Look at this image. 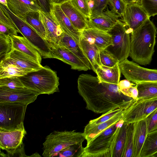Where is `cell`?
I'll use <instances>...</instances> for the list:
<instances>
[{
	"mask_svg": "<svg viewBox=\"0 0 157 157\" xmlns=\"http://www.w3.org/2000/svg\"><path fill=\"white\" fill-rule=\"evenodd\" d=\"M12 42V48L21 51L29 56L41 64L42 56L38 51L24 36H10Z\"/></svg>",
	"mask_w": 157,
	"mask_h": 157,
	"instance_id": "603a6c76",
	"label": "cell"
},
{
	"mask_svg": "<svg viewBox=\"0 0 157 157\" xmlns=\"http://www.w3.org/2000/svg\"><path fill=\"white\" fill-rule=\"evenodd\" d=\"M75 6L88 19L91 17L88 4V0H72L71 1Z\"/></svg>",
	"mask_w": 157,
	"mask_h": 157,
	"instance_id": "ab89813d",
	"label": "cell"
},
{
	"mask_svg": "<svg viewBox=\"0 0 157 157\" xmlns=\"http://www.w3.org/2000/svg\"><path fill=\"white\" fill-rule=\"evenodd\" d=\"M25 87L19 77H11L0 78V88L14 89Z\"/></svg>",
	"mask_w": 157,
	"mask_h": 157,
	"instance_id": "e575fe53",
	"label": "cell"
},
{
	"mask_svg": "<svg viewBox=\"0 0 157 157\" xmlns=\"http://www.w3.org/2000/svg\"><path fill=\"white\" fill-rule=\"evenodd\" d=\"M157 28L150 18L131 33L129 56L142 65L150 63L155 52Z\"/></svg>",
	"mask_w": 157,
	"mask_h": 157,
	"instance_id": "7a4b0ae2",
	"label": "cell"
},
{
	"mask_svg": "<svg viewBox=\"0 0 157 157\" xmlns=\"http://www.w3.org/2000/svg\"><path fill=\"white\" fill-rule=\"evenodd\" d=\"M121 73L126 79L136 84L141 82H157V69L140 66L126 59L119 63Z\"/></svg>",
	"mask_w": 157,
	"mask_h": 157,
	"instance_id": "30bf717a",
	"label": "cell"
},
{
	"mask_svg": "<svg viewBox=\"0 0 157 157\" xmlns=\"http://www.w3.org/2000/svg\"><path fill=\"white\" fill-rule=\"evenodd\" d=\"M133 157H140L148 134L146 119L135 122Z\"/></svg>",
	"mask_w": 157,
	"mask_h": 157,
	"instance_id": "484cf974",
	"label": "cell"
},
{
	"mask_svg": "<svg viewBox=\"0 0 157 157\" xmlns=\"http://www.w3.org/2000/svg\"><path fill=\"white\" fill-rule=\"evenodd\" d=\"M129 106L123 111L106 121L94 125L88 126L86 125L83 132L87 143L100 132L123 119L126 109Z\"/></svg>",
	"mask_w": 157,
	"mask_h": 157,
	"instance_id": "cb8c5ba5",
	"label": "cell"
},
{
	"mask_svg": "<svg viewBox=\"0 0 157 157\" xmlns=\"http://www.w3.org/2000/svg\"><path fill=\"white\" fill-rule=\"evenodd\" d=\"M22 19L43 39L46 40V32L40 19L39 11H33L28 13Z\"/></svg>",
	"mask_w": 157,
	"mask_h": 157,
	"instance_id": "f546056e",
	"label": "cell"
},
{
	"mask_svg": "<svg viewBox=\"0 0 157 157\" xmlns=\"http://www.w3.org/2000/svg\"><path fill=\"white\" fill-rule=\"evenodd\" d=\"M0 33H3L10 37L13 36H17L18 30L7 27L0 23Z\"/></svg>",
	"mask_w": 157,
	"mask_h": 157,
	"instance_id": "bcb514c9",
	"label": "cell"
},
{
	"mask_svg": "<svg viewBox=\"0 0 157 157\" xmlns=\"http://www.w3.org/2000/svg\"><path fill=\"white\" fill-rule=\"evenodd\" d=\"M107 32L112 36L113 44L105 49L112 54L119 62L127 59L130 52L131 38L125 24L118 20Z\"/></svg>",
	"mask_w": 157,
	"mask_h": 157,
	"instance_id": "52a82bcc",
	"label": "cell"
},
{
	"mask_svg": "<svg viewBox=\"0 0 157 157\" xmlns=\"http://www.w3.org/2000/svg\"><path fill=\"white\" fill-rule=\"evenodd\" d=\"M38 95L25 87L14 89L0 88V102H16L28 105L33 102Z\"/></svg>",
	"mask_w": 157,
	"mask_h": 157,
	"instance_id": "7c38bea8",
	"label": "cell"
},
{
	"mask_svg": "<svg viewBox=\"0 0 157 157\" xmlns=\"http://www.w3.org/2000/svg\"><path fill=\"white\" fill-rule=\"evenodd\" d=\"M83 148L82 144H74L69 146L60 151L57 156L59 157H78Z\"/></svg>",
	"mask_w": 157,
	"mask_h": 157,
	"instance_id": "f35d334b",
	"label": "cell"
},
{
	"mask_svg": "<svg viewBox=\"0 0 157 157\" xmlns=\"http://www.w3.org/2000/svg\"><path fill=\"white\" fill-rule=\"evenodd\" d=\"M4 58L20 67L30 71L38 70L43 67L41 64L29 56L14 49L12 48L11 52Z\"/></svg>",
	"mask_w": 157,
	"mask_h": 157,
	"instance_id": "d6986e66",
	"label": "cell"
},
{
	"mask_svg": "<svg viewBox=\"0 0 157 157\" xmlns=\"http://www.w3.org/2000/svg\"><path fill=\"white\" fill-rule=\"evenodd\" d=\"M26 134L24 126L13 130L0 129V148L7 153L6 156H26L23 143Z\"/></svg>",
	"mask_w": 157,
	"mask_h": 157,
	"instance_id": "9c48e42d",
	"label": "cell"
},
{
	"mask_svg": "<svg viewBox=\"0 0 157 157\" xmlns=\"http://www.w3.org/2000/svg\"><path fill=\"white\" fill-rule=\"evenodd\" d=\"M41 21L45 27L46 35V40L58 44L63 33L60 26L57 22L52 12L45 13L39 11Z\"/></svg>",
	"mask_w": 157,
	"mask_h": 157,
	"instance_id": "e0dca14e",
	"label": "cell"
},
{
	"mask_svg": "<svg viewBox=\"0 0 157 157\" xmlns=\"http://www.w3.org/2000/svg\"><path fill=\"white\" fill-rule=\"evenodd\" d=\"M120 91L125 96L132 99H136L138 98L139 92L136 84L135 86Z\"/></svg>",
	"mask_w": 157,
	"mask_h": 157,
	"instance_id": "ee69618b",
	"label": "cell"
},
{
	"mask_svg": "<svg viewBox=\"0 0 157 157\" xmlns=\"http://www.w3.org/2000/svg\"><path fill=\"white\" fill-rule=\"evenodd\" d=\"M37 157V156H41L39 155L37 153H34V154H33L32 155L30 156H29V157Z\"/></svg>",
	"mask_w": 157,
	"mask_h": 157,
	"instance_id": "f5cc1de1",
	"label": "cell"
},
{
	"mask_svg": "<svg viewBox=\"0 0 157 157\" xmlns=\"http://www.w3.org/2000/svg\"><path fill=\"white\" fill-rule=\"evenodd\" d=\"M58 44L75 54L84 63L90 70L91 69L90 63L81 49L79 44L63 31Z\"/></svg>",
	"mask_w": 157,
	"mask_h": 157,
	"instance_id": "83f0119b",
	"label": "cell"
},
{
	"mask_svg": "<svg viewBox=\"0 0 157 157\" xmlns=\"http://www.w3.org/2000/svg\"><path fill=\"white\" fill-rule=\"evenodd\" d=\"M27 105L16 102H0V129L11 130L23 126Z\"/></svg>",
	"mask_w": 157,
	"mask_h": 157,
	"instance_id": "ba28073f",
	"label": "cell"
},
{
	"mask_svg": "<svg viewBox=\"0 0 157 157\" xmlns=\"http://www.w3.org/2000/svg\"><path fill=\"white\" fill-rule=\"evenodd\" d=\"M108 3V0H88L91 17L100 15L106 7Z\"/></svg>",
	"mask_w": 157,
	"mask_h": 157,
	"instance_id": "d590c367",
	"label": "cell"
},
{
	"mask_svg": "<svg viewBox=\"0 0 157 157\" xmlns=\"http://www.w3.org/2000/svg\"><path fill=\"white\" fill-rule=\"evenodd\" d=\"M157 152V129L147 134L140 157H152Z\"/></svg>",
	"mask_w": 157,
	"mask_h": 157,
	"instance_id": "1f68e13d",
	"label": "cell"
},
{
	"mask_svg": "<svg viewBox=\"0 0 157 157\" xmlns=\"http://www.w3.org/2000/svg\"><path fill=\"white\" fill-rule=\"evenodd\" d=\"M136 84L127 79H124L120 81L118 84L119 89L120 91L122 90L126 89L135 86Z\"/></svg>",
	"mask_w": 157,
	"mask_h": 157,
	"instance_id": "c3c4849f",
	"label": "cell"
},
{
	"mask_svg": "<svg viewBox=\"0 0 157 157\" xmlns=\"http://www.w3.org/2000/svg\"><path fill=\"white\" fill-rule=\"evenodd\" d=\"M0 8L13 23L23 36L38 51L44 58H52L48 42L43 39L25 21L13 14L8 7L0 4Z\"/></svg>",
	"mask_w": 157,
	"mask_h": 157,
	"instance_id": "5b68a950",
	"label": "cell"
},
{
	"mask_svg": "<svg viewBox=\"0 0 157 157\" xmlns=\"http://www.w3.org/2000/svg\"><path fill=\"white\" fill-rule=\"evenodd\" d=\"M157 110V98L134 99L127 108L123 120L127 124L145 119Z\"/></svg>",
	"mask_w": 157,
	"mask_h": 157,
	"instance_id": "8fae6325",
	"label": "cell"
},
{
	"mask_svg": "<svg viewBox=\"0 0 157 157\" xmlns=\"http://www.w3.org/2000/svg\"><path fill=\"white\" fill-rule=\"evenodd\" d=\"M126 5L137 4L141 5V0H122Z\"/></svg>",
	"mask_w": 157,
	"mask_h": 157,
	"instance_id": "f907efd6",
	"label": "cell"
},
{
	"mask_svg": "<svg viewBox=\"0 0 157 157\" xmlns=\"http://www.w3.org/2000/svg\"><path fill=\"white\" fill-rule=\"evenodd\" d=\"M112 9L120 17H121L124 11L126 4L122 0H108Z\"/></svg>",
	"mask_w": 157,
	"mask_h": 157,
	"instance_id": "b9f144b4",
	"label": "cell"
},
{
	"mask_svg": "<svg viewBox=\"0 0 157 157\" xmlns=\"http://www.w3.org/2000/svg\"><path fill=\"white\" fill-rule=\"evenodd\" d=\"M128 125V124L124 122L123 120L116 130L109 149L110 157H123Z\"/></svg>",
	"mask_w": 157,
	"mask_h": 157,
	"instance_id": "ac0fdd59",
	"label": "cell"
},
{
	"mask_svg": "<svg viewBox=\"0 0 157 157\" xmlns=\"http://www.w3.org/2000/svg\"><path fill=\"white\" fill-rule=\"evenodd\" d=\"M0 3L8 7L7 0H0Z\"/></svg>",
	"mask_w": 157,
	"mask_h": 157,
	"instance_id": "816d5d0a",
	"label": "cell"
},
{
	"mask_svg": "<svg viewBox=\"0 0 157 157\" xmlns=\"http://www.w3.org/2000/svg\"><path fill=\"white\" fill-rule=\"evenodd\" d=\"M121 17L124 23L131 34L133 30L150 18L141 5L137 4L126 5Z\"/></svg>",
	"mask_w": 157,
	"mask_h": 157,
	"instance_id": "4fadbf2b",
	"label": "cell"
},
{
	"mask_svg": "<svg viewBox=\"0 0 157 157\" xmlns=\"http://www.w3.org/2000/svg\"><path fill=\"white\" fill-rule=\"evenodd\" d=\"M0 23L6 26L18 30L12 21L4 13L0 8Z\"/></svg>",
	"mask_w": 157,
	"mask_h": 157,
	"instance_id": "f6af8a7d",
	"label": "cell"
},
{
	"mask_svg": "<svg viewBox=\"0 0 157 157\" xmlns=\"http://www.w3.org/2000/svg\"><path fill=\"white\" fill-rule=\"evenodd\" d=\"M41 10L47 13H51L52 7L50 0H37Z\"/></svg>",
	"mask_w": 157,
	"mask_h": 157,
	"instance_id": "7dc6e473",
	"label": "cell"
},
{
	"mask_svg": "<svg viewBox=\"0 0 157 157\" xmlns=\"http://www.w3.org/2000/svg\"><path fill=\"white\" fill-rule=\"evenodd\" d=\"M51 12L63 31L78 43L81 36L80 32L74 26L61 8L60 5L52 6Z\"/></svg>",
	"mask_w": 157,
	"mask_h": 157,
	"instance_id": "44dd1931",
	"label": "cell"
},
{
	"mask_svg": "<svg viewBox=\"0 0 157 157\" xmlns=\"http://www.w3.org/2000/svg\"><path fill=\"white\" fill-rule=\"evenodd\" d=\"M145 119L148 134L157 129V110L151 113Z\"/></svg>",
	"mask_w": 157,
	"mask_h": 157,
	"instance_id": "7bdbcfd3",
	"label": "cell"
},
{
	"mask_svg": "<svg viewBox=\"0 0 157 157\" xmlns=\"http://www.w3.org/2000/svg\"><path fill=\"white\" fill-rule=\"evenodd\" d=\"M134 99H132L131 102L124 106L112 110L103 114L101 116L96 119L90 120L87 125H96L108 121L126 109L132 102Z\"/></svg>",
	"mask_w": 157,
	"mask_h": 157,
	"instance_id": "836d02e7",
	"label": "cell"
},
{
	"mask_svg": "<svg viewBox=\"0 0 157 157\" xmlns=\"http://www.w3.org/2000/svg\"><path fill=\"white\" fill-rule=\"evenodd\" d=\"M85 137L83 132L75 130L54 131L48 135L43 143L42 156L44 157L57 156L58 153L70 145L82 144Z\"/></svg>",
	"mask_w": 157,
	"mask_h": 157,
	"instance_id": "277c9868",
	"label": "cell"
},
{
	"mask_svg": "<svg viewBox=\"0 0 157 157\" xmlns=\"http://www.w3.org/2000/svg\"><path fill=\"white\" fill-rule=\"evenodd\" d=\"M78 92L86 103V109L96 113H104L124 106L132 98L120 91L118 84L105 82L98 77L82 74L77 81Z\"/></svg>",
	"mask_w": 157,
	"mask_h": 157,
	"instance_id": "6da1fadb",
	"label": "cell"
},
{
	"mask_svg": "<svg viewBox=\"0 0 157 157\" xmlns=\"http://www.w3.org/2000/svg\"><path fill=\"white\" fill-rule=\"evenodd\" d=\"M30 72L19 67L7 59L4 58L0 61V78L20 77Z\"/></svg>",
	"mask_w": 157,
	"mask_h": 157,
	"instance_id": "f1b7e54d",
	"label": "cell"
},
{
	"mask_svg": "<svg viewBox=\"0 0 157 157\" xmlns=\"http://www.w3.org/2000/svg\"><path fill=\"white\" fill-rule=\"evenodd\" d=\"M81 35L100 51L113 44L112 38L108 32L94 28H88L80 32Z\"/></svg>",
	"mask_w": 157,
	"mask_h": 157,
	"instance_id": "9a60e30c",
	"label": "cell"
},
{
	"mask_svg": "<svg viewBox=\"0 0 157 157\" xmlns=\"http://www.w3.org/2000/svg\"><path fill=\"white\" fill-rule=\"evenodd\" d=\"M95 72L101 81L114 84H118L120 82L121 72L119 63L113 67L101 65L97 68Z\"/></svg>",
	"mask_w": 157,
	"mask_h": 157,
	"instance_id": "4316f807",
	"label": "cell"
},
{
	"mask_svg": "<svg viewBox=\"0 0 157 157\" xmlns=\"http://www.w3.org/2000/svg\"><path fill=\"white\" fill-rule=\"evenodd\" d=\"M136 122L128 124L126 138L122 157H133Z\"/></svg>",
	"mask_w": 157,
	"mask_h": 157,
	"instance_id": "d6a6232c",
	"label": "cell"
},
{
	"mask_svg": "<svg viewBox=\"0 0 157 157\" xmlns=\"http://www.w3.org/2000/svg\"><path fill=\"white\" fill-rule=\"evenodd\" d=\"M141 5L149 17L157 15V0H141Z\"/></svg>",
	"mask_w": 157,
	"mask_h": 157,
	"instance_id": "60d3db41",
	"label": "cell"
},
{
	"mask_svg": "<svg viewBox=\"0 0 157 157\" xmlns=\"http://www.w3.org/2000/svg\"><path fill=\"white\" fill-rule=\"evenodd\" d=\"M99 56L101 63L102 66L113 67L119 63L112 54L105 49L99 51Z\"/></svg>",
	"mask_w": 157,
	"mask_h": 157,
	"instance_id": "74e56055",
	"label": "cell"
},
{
	"mask_svg": "<svg viewBox=\"0 0 157 157\" xmlns=\"http://www.w3.org/2000/svg\"><path fill=\"white\" fill-rule=\"evenodd\" d=\"M119 17L112 9L109 10L107 7L106 10L99 16L88 19V28H96L107 32L115 25Z\"/></svg>",
	"mask_w": 157,
	"mask_h": 157,
	"instance_id": "2e32d148",
	"label": "cell"
},
{
	"mask_svg": "<svg viewBox=\"0 0 157 157\" xmlns=\"http://www.w3.org/2000/svg\"><path fill=\"white\" fill-rule=\"evenodd\" d=\"M25 87L36 93L50 94L59 91V78L56 71L47 66L19 77Z\"/></svg>",
	"mask_w": 157,
	"mask_h": 157,
	"instance_id": "3957f363",
	"label": "cell"
},
{
	"mask_svg": "<svg viewBox=\"0 0 157 157\" xmlns=\"http://www.w3.org/2000/svg\"><path fill=\"white\" fill-rule=\"evenodd\" d=\"M138 90L137 99L157 98V82H141L136 84Z\"/></svg>",
	"mask_w": 157,
	"mask_h": 157,
	"instance_id": "4dcf8cb0",
	"label": "cell"
},
{
	"mask_svg": "<svg viewBox=\"0 0 157 157\" xmlns=\"http://www.w3.org/2000/svg\"><path fill=\"white\" fill-rule=\"evenodd\" d=\"M64 14L79 32L88 28V19L72 3L71 1L60 5Z\"/></svg>",
	"mask_w": 157,
	"mask_h": 157,
	"instance_id": "ffe728a7",
	"label": "cell"
},
{
	"mask_svg": "<svg viewBox=\"0 0 157 157\" xmlns=\"http://www.w3.org/2000/svg\"><path fill=\"white\" fill-rule=\"evenodd\" d=\"M79 45L89 61L91 69L95 72L98 67L102 65L100 60L99 51L81 35L79 40Z\"/></svg>",
	"mask_w": 157,
	"mask_h": 157,
	"instance_id": "d4e9b609",
	"label": "cell"
},
{
	"mask_svg": "<svg viewBox=\"0 0 157 157\" xmlns=\"http://www.w3.org/2000/svg\"><path fill=\"white\" fill-rule=\"evenodd\" d=\"M121 119L102 131L82 148L78 157H110L109 149L115 132Z\"/></svg>",
	"mask_w": 157,
	"mask_h": 157,
	"instance_id": "8992f818",
	"label": "cell"
},
{
	"mask_svg": "<svg viewBox=\"0 0 157 157\" xmlns=\"http://www.w3.org/2000/svg\"><path fill=\"white\" fill-rule=\"evenodd\" d=\"M12 49V42L10 37L0 33V61L8 54Z\"/></svg>",
	"mask_w": 157,
	"mask_h": 157,
	"instance_id": "8d00e7d4",
	"label": "cell"
},
{
	"mask_svg": "<svg viewBox=\"0 0 157 157\" xmlns=\"http://www.w3.org/2000/svg\"><path fill=\"white\" fill-rule=\"evenodd\" d=\"M72 0H50L52 6L61 5L69 1Z\"/></svg>",
	"mask_w": 157,
	"mask_h": 157,
	"instance_id": "681fc988",
	"label": "cell"
},
{
	"mask_svg": "<svg viewBox=\"0 0 157 157\" xmlns=\"http://www.w3.org/2000/svg\"><path fill=\"white\" fill-rule=\"evenodd\" d=\"M8 7L13 14L22 19L28 13L41 10L37 0H7Z\"/></svg>",
	"mask_w": 157,
	"mask_h": 157,
	"instance_id": "7402d4cb",
	"label": "cell"
},
{
	"mask_svg": "<svg viewBox=\"0 0 157 157\" xmlns=\"http://www.w3.org/2000/svg\"><path fill=\"white\" fill-rule=\"evenodd\" d=\"M52 58L59 59L78 71L90 70L84 63L75 54L59 44L48 42Z\"/></svg>",
	"mask_w": 157,
	"mask_h": 157,
	"instance_id": "5bb4252c",
	"label": "cell"
},
{
	"mask_svg": "<svg viewBox=\"0 0 157 157\" xmlns=\"http://www.w3.org/2000/svg\"><path fill=\"white\" fill-rule=\"evenodd\" d=\"M152 157H157V152L154 154L152 156Z\"/></svg>",
	"mask_w": 157,
	"mask_h": 157,
	"instance_id": "db71d44e",
	"label": "cell"
}]
</instances>
